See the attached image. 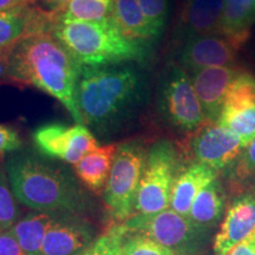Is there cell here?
<instances>
[{
    "mask_svg": "<svg viewBox=\"0 0 255 255\" xmlns=\"http://www.w3.org/2000/svg\"><path fill=\"white\" fill-rule=\"evenodd\" d=\"M114 0H72L60 18L59 23L98 21L111 18Z\"/></svg>",
    "mask_w": 255,
    "mask_h": 255,
    "instance_id": "obj_23",
    "label": "cell"
},
{
    "mask_svg": "<svg viewBox=\"0 0 255 255\" xmlns=\"http://www.w3.org/2000/svg\"><path fill=\"white\" fill-rule=\"evenodd\" d=\"M121 255H177L174 251L162 246L141 234H131L124 241Z\"/></svg>",
    "mask_w": 255,
    "mask_h": 255,
    "instance_id": "obj_29",
    "label": "cell"
},
{
    "mask_svg": "<svg viewBox=\"0 0 255 255\" xmlns=\"http://www.w3.org/2000/svg\"><path fill=\"white\" fill-rule=\"evenodd\" d=\"M53 34L82 66L144 63L150 55L149 43L127 37L113 17L59 23Z\"/></svg>",
    "mask_w": 255,
    "mask_h": 255,
    "instance_id": "obj_4",
    "label": "cell"
},
{
    "mask_svg": "<svg viewBox=\"0 0 255 255\" xmlns=\"http://www.w3.org/2000/svg\"><path fill=\"white\" fill-rule=\"evenodd\" d=\"M21 146L20 136L13 128L0 124V157L7 152H13Z\"/></svg>",
    "mask_w": 255,
    "mask_h": 255,
    "instance_id": "obj_31",
    "label": "cell"
},
{
    "mask_svg": "<svg viewBox=\"0 0 255 255\" xmlns=\"http://www.w3.org/2000/svg\"><path fill=\"white\" fill-rule=\"evenodd\" d=\"M143 14L159 37L163 32L165 20H167V0H137Z\"/></svg>",
    "mask_w": 255,
    "mask_h": 255,
    "instance_id": "obj_30",
    "label": "cell"
},
{
    "mask_svg": "<svg viewBox=\"0 0 255 255\" xmlns=\"http://www.w3.org/2000/svg\"><path fill=\"white\" fill-rule=\"evenodd\" d=\"M82 69L53 32H49L27 38L13 47L8 56L7 78L55 97L76 123L83 124L76 102Z\"/></svg>",
    "mask_w": 255,
    "mask_h": 255,
    "instance_id": "obj_2",
    "label": "cell"
},
{
    "mask_svg": "<svg viewBox=\"0 0 255 255\" xmlns=\"http://www.w3.org/2000/svg\"><path fill=\"white\" fill-rule=\"evenodd\" d=\"M255 232V195L239 196L227 210L221 227L216 234L214 251L216 255H226L232 248Z\"/></svg>",
    "mask_w": 255,
    "mask_h": 255,
    "instance_id": "obj_15",
    "label": "cell"
},
{
    "mask_svg": "<svg viewBox=\"0 0 255 255\" xmlns=\"http://www.w3.org/2000/svg\"><path fill=\"white\" fill-rule=\"evenodd\" d=\"M157 108L165 122L182 132H195L208 122L189 76L180 65H171L159 85Z\"/></svg>",
    "mask_w": 255,
    "mask_h": 255,
    "instance_id": "obj_7",
    "label": "cell"
},
{
    "mask_svg": "<svg viewBox=\"0 0 255 255\" xmlns=\"http://www.w3.org/2000/svg\"><path fill=\"white\" fill-rule=\"evenodd\" d=\"M177 165V150L170 141L161 139L149 148L133 215H154L170 207Z\"/></svg>",
    "mask_w": 255,
    "mask_h": 255,
    "instance_id": "obj_6",
    "label": "cell"
},
{
    "mask_svg": "<svg viewBox=\"0 0 255 255\" xmlns=\"http://www.w3.org/2000/svg\"><path fill=\"white\" fill-rule=\"evenodd\" d=\"M216 123L234 133L246 146L255 138V105L238 110H222Z\"/></svg>",
    "mask_w": 255,
    "mask_h": 255,
    "instance_id": "obj_24",
    "label": "cell"
},
{
    "mask_svg": "<svg viewBox=\"0 0 255 255\" xmlns=\"http://www.w3.org/2000/svg\"><path fill=\"white\" fill-rule=\"evenodd\" d=\"M32 138L41 155L70 164L78 163L85 155L98 146L95 135L84 124L66 126L57 122L41 124L34 129Z\"/></svg>",
    "mask_w": 255,
    "mask_h": 255,
    "instance_id": "obj_9",
    "label": "cell"
},
{
    "mask_svg": "<svg viewBox=\"0 0 255 255\" xmlns=\"http://www.w3.org/2000/svg\"><path fill=\"white\" fill-rule=\"evenodd\" d=\"M237 49L220 36L195 37L184 40L180 53V66L188 73L214 66H232Z\"/></svg>",
    "mask_w": 255,
    "mask_h": 255,
    "instance_id": "obj_14",
    "label": "cell"
},
{
    "mask_svg": "<svg viewBox=\"0 0 255 255\" xmlns=\"http://www.w3.org/2000/svg\"><path fill=\"white\" fill-rule=\"evenodd\" d=\"M56 220L49 213H31L9 229L26 255H41L45 237Z\"/></svg>",
    "mask_w": 255,
    "mask_h": 255,
    "instance_id": "obj_21",
    "label": "cell"
},
{
    "mask_svg": "<svg viewBox=\"0 0 255 255\" xmlns=\"http://www.w3.org/2000/svg\"><path fill=\"white\" fill-rule=\"evenodd\" d=\"M37 0H0V12L36 5Z\"/></svg>",
    "mask_w": 255,
    "mask_h": 255,
    "instance_id": "obj_35",
    "label": "cell"
},
{
    "mask_svg": "<svg viewBox=\"0 0 255 255\" xmlns=\"http://www.w3.org/2000/svg\"><path fill=\"white\" fill-rule=\"evenodd\" d=\"M219 171L199 162H194L177 174L171 190L170 207L188 218L191 205L203 188L216 180Z\"/></svg>",
    "mask_w": 255,
    "mask_h": 255,
    "instance_id": "obj_17",
    "label": "cell"
},
{
    "mask_svg": "<svg viewBox=\"0 0 255 255\" xmlns=\"http://www.w3.org/2000/svg\"><path fill=\"white\" fill-rule=\"evenodd\" d=\"M62 15L37 5L0 12V51L11 52L27 38L53 32Z\"/></svg>",
    "mask_w": 255,
    "mask_h": 255,
    "instance_id": "obj_10",
    "label": "cell"
},
{
    "mask_svg": "<svg viewBox=\"0 0 255 255\" xmlns=\"http://www.w3.org/2000/svg\"><path fill=\"white\" fill-rule=\"evenodd\" d=\"M127 237L123 223H115L103 237L92 242L79 255H121Z\"/></svg>",
    "mask_w": 255,
    "mask_h": 255,
    "instance_id": "obj_27",
    "label": "cell"
},
{
    "mask_svg": "<svg viewBox=\"0 0 255 255\" xmlns=\"http://www.w3.org/2000/svg\"><path fill=\"white\" fill-rule=\"evenodd\" d=\"M244 148L234 133L213 122L201 126L190 142V151L195 162L209 165L218 171L231 165Z\"/></svg>",
    "mask_w": 255,
    "mask_h": 255,
    "instance_id": "obj_11",
    "label": "cell"
},
{
    "mask_svg": "<svg viewBox=\"0 0 255 255\" xmlns=\"http://www.w3.org/2000/svg\"><path fill=\"white\" fill-rule=\"evenodd\" d=\"M113 18L127 37L145 43L158 38L137 0H114Z\"/></svg>",
    "mask_w": 255,
    "mask_h": 255,
    "instance_id": "obj_22",
    "label": "cell"
},
{
    "mask_svg": "<svg viewBox=\"0 0 255 255\" xmlns=\"http://www.w3.org/2000/svg\"><path fill=\"white\" fill-rule=\"evenodd\" d=\"M19 209L12 193L5 164L0 162V232L9 231L18 222Z\"/></svg>",
    "mask_w": 255,
    "mask_h": 255,
    "instance_id": "obj_28",
    "label": "cell"
},
{
    "mask_svg": "<svg viewBox=\"0 0 255 255\" xmlns=\"http://www.w3.org/2000/svg\"><path fill=\"white\" fill-rule=\"evenodd\" d=\"M240 71L234 66H214L189 73L190 82L208 122H218L228 89Z\"/></svg>",
    "mask_w": 255,
    "mask_h": 255,
    "instance_id": "obj_12",
    "label": "cell"
},
{
    "mask_svg": "<svg viewBox=\"0 0 255 255\" xmlns=\"http://www.w3.org/2000/svg\"><path fill=\"white\" fill-rule=\"evenodd\" d=\"M223 0H184L180 30L184 40L195 37H221Z\"/></svg>",
    "mask_w": 255,
    "mask_h": 255,
    "instance_id": "obj_16",
    "label": "cell"
},
{
    "mask_svg": "<svg viewBox=\"0 0 255 255\" xmlns=\"http://www.w3.org/2000/svg\"><path fill=\"white\" fill-rule=\"evenodd\" d=\"M94 242V229L78 215H56L44 240L41 255H79Z\"/></svg>",
    "mask_w": 255,
    "mask_h": 255,
    "instance_id": "obj_13",
    "label": "cell"
},
{
    "mask_svg": "<svg viewBox=\"0 0 255 255\" xmlns=\"http://www.w3.org/2000/svg\"><path fill=\"white\" fill-rule=\"evenodd\" d=\"M255 105V76L241 71L232 82L222 110H238Z\"/></svg>",
    "mask_w": 255,
    "mask_h": 255,
    "instance_id": "obj_25",
    "label": "cell"
},
{
    "mask_svg": "<svg viewBox=\"0 0 255 255\" xmlns=\"http://www.w3.org/2000/svg\"><path fill=\"white\" fill-rule=\"evenodd\" d=\"M255 181V138L250 144L245 146L232 163L229 174V182L233 191H244L248 184Z\"/></svg>",
    "mask_w": 255,
    "mask_h": 255,
    "instance_id": "obj_26",
    "label": "cell"
},
{
    "mask_svg": "<svg viewBox=\"0 0 255 255\" xmlns=\"http://www.w3.org/2000/svg\"><path fill=\"white\" fill-rule=\"evenodd\" d=\"M71 1L72 0H41V4H43V8L47 9V11L63 14Z\"/></svg>",
    "mask_w": 255,
    "mask_h": 255,
    "instance_id": "obj_34",
    "label": "cell"
},
{
    "mask_svg": "<svg viewBox=\"0 0 255 255\" xmlns=\"http://www.w3.org/2000/svg\"><path fill=\"white\" fill-rule=\"evenodd\" d=\"M225 208V193L218 180L213 181L195 197L188 219L199 231L206 233L214 227Z\"/></svg>",
    "mask_w": 255,
    "mask_h": 255,
    "instance_id": "obj_20",
    "label": "cell"
},
{
    "mask_svg": "<svg viewBox=\"0 0 255 255\" xmlns=\"http://www.w3.org/2000/svg\"><path fill=\"white\" fill-rule=\"evenodd\" d=\"M226 255H255V232L232 248Z\"/></svg>",
    "mask_w": 255,
    "mask_h": 255,
    "instance_id": "obj_33",
    "label": "cell"
},
{
    "mask_svg": "<svg viewBox=\"0 0 255 255\" xmlns=\"http://www.w3.org/2000/svg\"><path fill=\"white\" fill-rule=\"evenodd\" d=\"M9 186L23 205L53 215H78L87 196L65 169L33 155L11 156L5 162Z\"/></svg>",
    "mask_w": 255,
    "mask_h": 255,
    "instance_id": "obj_3",
    "label": "cell"
},
{
    "mask_svg": "<svg viewBox=\"0 0 255 255\" xmlns=\"http://www.w3.org/2000/svg\"><path fill=\"white\" fill-rule=\"evenodd\" d=\"M144 91L142 75L133 65L83 66L76 92L83 124L98 135L121 131L136 116Z\"/></svg>",
    "mask_w": 255,
    "mask_h": 255,
    "instance_id": "obj_1",
    "label": "cell"
},
{
    "mask_svg": "<svg viewBox=\"0 0 255 255\" xmlns=\"http://www.w3.org/2000/svg\"><path fill=\"white\" fill-rule=\"evenodd\" d=\"M0 255H26L9 231L0 232Z\"/></svg>",
    "mask_w": 255,
    "mask_h": 255,
    "instance_id": "obj_32",
    "label": "cell"
},
{
    "mask_svg": "<svg viewBox=\"0 0 255 255\" xmlns=\"http://www.w3.org/2000/svg\"><path fill=\"white\" fill-rule=\"evenodd\" d=\"M128 234H141L174 251L177 255H188L195 250L203 232L190 220L173 209L154 215H132L123 222Z\"/></svg>",
    "mask_w": 255,
    "mask_h": 255,
    "instance_id": "obj_8",
    "label": "cell"
},
{
    "mask_svg": "<svg viewBox=\"0 0 255 255\" xmlns=\"http://www.w3.org/2000/svg\"><path fill=\"white\" fill-rule=\"evenodd\" d=\"M255 24V0H223L221 37L235 49L244 45Z\"/></svg>",
    "mask_w": 255,
    "mask_h": 255,
    "instance_id": "obj_18",
    "label": "cell"
},
{
    "mask_svg": "<svg viewBox=\"0 0 255 255\" xmlns=\"http://www.w3.org/2000/svg\"><path fill=\"white\" fill-rule=\"evenodd\" d=\"M117 146L119 144L97 146L75 164L79 181L97 195L104 193Z\"/></svg>",
    "mask_w": 255,
    "mask_h": 255,
    "instance_id": "obj_19",
    "label": "cell"
},
{
    "mask_svg": "<svg viewBox=\"0 0 255 255\" xmlns=\"http://www.w3.org/2000/svg\"><path fill=\"white\" fill-rule=\"evenodd\" d=\"M146 154L141 141H127L117 146L113 167L104 189V202L115 223L133 215L137 190L144 169Z\"/></svg>",
    "mask_w": 255,
    "mask_h": 255,
    "instance_id": "obj_5",
    "label": "cell"
}]
</instances>
